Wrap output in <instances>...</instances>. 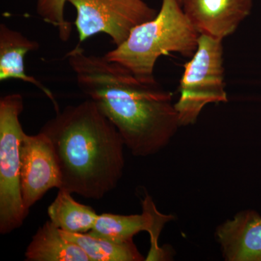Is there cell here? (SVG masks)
<instances>
[{
  "mask_svg": "<svg viewBox=\"0 0 261 261\" xmlns=\"http://www.w3.org/2000/svg\"><path fill=\"white\" fill-rule=\"evenodd\" d=\"M23 98L10 94L0 99V233L20 228L29 213L20 188V147L25 135L20 121Z\"/></svg>",
  "mask_w": 261,
  "mask_h": 261,
  "instance_id": "obj_4",
  "label": "cell"
},
{
  "mask_svg": "<svg viewBox=\"0 0 261 261\" xmlns=\"http://www.w3.org/2000/svg\"><path fill=\"white\" fill-rule=\"evenodd\" d=\"M67 0H37V15L44 22L58 29L62 42H68L72 32V23L65 18Z\"/></svg>",
  "mask_w": 261,
  "mask_h": 261,
  "instance_id": "obj_15",
  "label": "cell"
},
{
  "mask_svg": "<svg viewBox=\"0 0 261 261\" xmlns=\"http://www.w3.org/2000/svg\"><path fill=\"white\" fill-rule=\"evenodd\" d=\"M25 257L27 261H90L84 250L65 238L50 221L38 228Z\"/></svg>",
  "mask_w": 261,
  "mask_h": 261,
  "instance_id": "obj_12",
  "label": "cell"
},
{
  "mask_svg": "<svg viewBox=\"0 0 261 261\" xmlns=\"http://www.w3.org/2000/svg\"><path fill=\"white\" fill-rule=\"evenodd\" d=\"M76 10L75 25L80 43L99 33L119 46L137 25L152 20L159 12L144 0H67Z\"/></svg>",
  "mask_w": 261,
  "mask_h": 261,
  "instance_id": "obj_6",
  "label": "cell"
},
{
  "mask_svg": "<svg viewBox=\"0 0 261 261\" xmlns=\"http://www.w3.org/2000/svg\"><path fill=\"white\" fill-rule=\"evenodd\" d=\"M222 42L200 34L195 55L185 65L175 103L181 126L194 124L207 104L227 102Z\"/></svg>",
  "mask_w": 261,
  "mask_h": 261,
  "instance_id": "obj_5",
  "label": "cell"
},
{
  "mask_svg": "<svg viewBox=\"0 0 261 261\" xmlns=\"http://www.w3.org/2000/svg\"><path fill=\"white\" fill-rule=\"evenodd\" d=\"M20 157L22 200L29 213L49 190L61 188V173L53 144L42 132L24 135Z\"/></svg>",
  "mask_w": 261,
  "mask_h": 261,
  "instance_id": "obj_8",
  "label": "cell"
},
{
  "mask_svg": "<svg viewBox=\"0 0 261 261\" xmlns=\"http://www.w3.org/2000/svg\"><path fill=\"white\" fill-rule=\"evenodd\" d=\"M215 234L225 260L261 261V216L256 211H240Z\"/></svg>",
  "mask_w": 261,
  "mask_h": 261,
  "instance_id": "obj_10",
  "label": "cell"
},
{
  "mask_svg": "<svg viewBox=\"0 0 261 261\" xmlns=\"http://www.w3.org/2000/svg\"><path fill=\"white\" fill-rule=\"evenodd\" d=\"M181 5L197 32L223 40L250 14L253 0H182Z\"/></svg>",
  "mask_w": 261,
  "mask_h": 261,
  "instance_id": "obj_9",
  "label": "cell"
},
{
  "mask_svg": "<svg viewBox=\"0 0 261 261\" xmlns=\"http://www.w3.org/2000/svg\"><path fill=\"white\" fill-rule=\"evenodd\" d=\"M178 3H180V4H181L182 0H178Z\"/></svg>",
  "mask_w": 261,
  "mask_h": 261,
  "instance_id": "obj_16",
  "label": "cell"
},
{
  "mask_svg": "<svg viewBox=\"0 0 261 261\" xmlns=\"http://www.w3.org/2000/svg\"><path fill=\"white\" fill-rule=\"evenodd\" d=\"M65 57L79 88L116 127L130 153L148 157L170 143L181 125L172 94L155 80H140L80 44Z\"/></svg>",
  "mask_w": 261,
  "mask_h": 261,
  "instance_id": "obj_1",
  "label": "cell"
},
{
  "mask_svg": "<svg viewBox=\"0 0 261 261\" xmlns=\"http://www.w3.org/2000/svg\"><path fill=\"white\" fill-rule=\"evenodd\" d=\"M40 132L50 140L56 152L60 190L99 200L118 186L124 171L126 145L92 99L58 111Z\"/></svg>",
  "mask_w": 261,
  "mask_h": 261,
  "instance_id": "obj_2",
  "label": "cell"
},
{
  "mask_svg": "<svg viewBox=\"0 0 261 261\" xmlns=\"http://www.w3.org/2000/svg\"><path fill=\"white\" fill-rule=\"evenodd\" d=\"M39 49V44L25 37L22 33L0 24V81L18 80L37 87L51 101L56 112L60 111L51 91L32 75L27 74L24 58L31 51Z\"/></svg>",
  "mask_w": 261,
  "mask_h": 261,
  "instance_id": "obj_11",
  "label": "cell"
},
{
  "mask_svg": "<svg viewBox=\"0 0 261 261\" xmlns=\"http://www.w3.org/2000/svg\"><path fill=\"white\" fill-rule=\"evenodd\" d=\"M63 235L79 245L90 261H142L145 257L140 253L133 240L115 243L87 233H70L62 231Z\"/></svg>",
  "mask_w": 261,
  "mask_h": 261,
  "instance_id": "obj_14",
  "label": "cell"
},
{
  "mask_svg": "<svg viewBox=\"0 0 261 261\" xmlns=\"http://www.w3.org/2000/svg\"><path fill=\"white\" fill-rule=\"evenodd\" d=\"M200 35L178 0H162L154 18L136 27L124 42L104 56L140 80H154V68L160 57L176 53L192 58Z\"/></svg>",
  "mask_w": 261,
  "mask_h": 261,
  "instance_id": "obj_3",
  "label": "cell"
},
{
  "mask_svg": "<svg viewBox=\"0 0 261 261\" xmlns=\"http://www.w3.org/2000/svg\"><path fill=\"white\" fill-rule=\"evenodd\" d=\"M142 206L141 214L99 215L89 233L97 238L121 243L132 241L141 231H147L150 236V249L145 260H171L172 252L166 247H160L159 239L165 225L174 219V216L159 212L149 195H146L142 201Z\"/></svg>",
  "mask_w": 261,
  "mask_h": 261,
  "instance_id": "obj_7",
  "label": "cell"
},
{
  "mask_svg": "<svg viewBox=\"0 0 261 261\" xmlns=\"http://www.w3.org/2000/svg\"><path fill=\"white\" fill-rule=\"evenodd\" d=\"M72 195L66 190H59L56 198L48 207L49 221L66 232H89L99 215L90 206L75 201Z\"/></svg>",
  "mask_w": 261,
  "mask_h": 261,
  "instance_id": "obj_13",
  "label": "cell"
}]
</instances>
